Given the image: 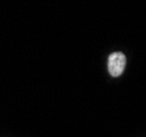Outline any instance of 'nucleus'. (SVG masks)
Wrapping results in <instances>:
<instances>
[{
	"label": "nucleus",
	"instance_id": "obj_1",
	"mask_svg": "<svg viewBox=\"0 0 146 137\" xmlns=\"http://www.w3.org/2000/svg\"><path fill=\"white\" fill-rule=\"evenodd\" d=\"M126 57L122 52H114L109 56L108 59V71L111 77H120L125 69Z\"/></svg>",
	"mask_w": 146,
	"mask_h": 137
}]
</instances>
